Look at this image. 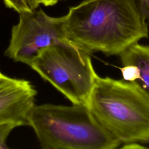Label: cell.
I'll return each mask as SVG.
<instances>
[{
  "mask_svg": "<svg viewBox=\"0 0 149 149\" xmlns=\"http://www.w3.org/2000/svg\"><path fill=\"white\" fill-rule=\"evenodd\" d=\"M64 16L66 40L89 54L119 56L148 36L146 20L131 0H85Z\"/></svg>",
  "mask_w": 149,
  "mask_h": 149,
  "instance_id": "1",
  "label": "cell"
},
{
  "mask_svg": "<svg viewBox=\"0 0 149 149\" xmlns=\"http://www.w3.org/2000/svg\"><path fill=\"white\" fill-rule=\"evenodd\" d=\"M5 5L20 13L23 12L32 10L27 5L25 0H3Z\"/></svg>",
  "mask_w": 149,
  "mask_h": 149,
  "instance_id": "9",
  "label": "cell"
},
{
  "mask_svg": "<svg viewBox=\"0 0 149 149\" xmlns=\"http://www.w3.org/2000/svg\"><path fill=\"white\" fill-rule=\"evenodd\" d=\"M29 66L72 104H86L98 76L90 54L70 44L39 51Z\"/></svg>",
  "mask_w": 149,
  "mask_h": 149,
  "instance_id": "4",
  "label": "cell"
},
{
  "mask_svg": "<svg viewBox=\"0 0 149 149\" xmlns=\"http://www.w3.org/2000/svg\"><path fill=\"white\" fill-rule=\"evenodd\" d=\"M40 4H42L45 6H52L57 3L58 0H39Z\"/></svg>",
  "mask_w": 149,
  "mask_h": 149,
  "instance_id": "12",
  "label": "cell"
},
{
  "mask_svg": "<svg viewBox=\"0 0 149 149\" xmlns=\"http://www.w3.org/2000/svg\"><path fill=\"white\" fill-rule=\"evenodd\" d=\"M37 92L24 79L0 74V125L16 123L28 125V114L35 104Z\"/></svg>",
  "mask_w": 149,
  "mask_h": 149,
  "instance_id": "6",
  "label": "cell"
},
{
  "mask_svg": "<svg viewBox=\"0 0 149 149\" xmlns=\"http://www.w3.org/2000/svg\"><path fill=\"white\" fill-rule=\"evenodd\" d=\"M135 8L146 20L149 18V0H131Z\"/></svg>",
  "mask_w": 149,
  "mask_h": 149,
  "instance_id": "10",
  "label": "cell"
},
{
  "mask_svg": "<svg viewBox=\"0 0 149 149\" xmlns=\"http://www.w3.org/2000/svg\"><path fill=\"white\" fill-rule=\"evenodd\" d=\"M141 143L146 144V145H147V146H146L148 148V147H149V136L147 137L146 139H144L143 141H142Z\"/></svg>",
  "mask_w": 149,
  "mask_h": 149,
  "instance_id": "13",
  "label": "cell"
},
{
  "mask_svg": "<svg viewBox=\"0 0 149 149\" xmlns=\"http://www.w3.org/2000/svg\"><path fill=\"white\" fill-rule=\"evenodd\" d=\"M20 126L16 123H6L0 125V149H8L6 140L10 132L16 127Z\"/></svg>",
  "mask_w": 149,
  "mask_h": 149,
  "instance_id": "8",
  "label": "cell"
},
{
  "mask_svg": "<svg viewBox=\"0 0 149 149\" xmlns=\"http://www.w3.org/2000/svg\"><path fill=\"white\" fill-rule=\"evenodd\" d=\"M19 14V22L12 29L9 44L5 51V55L15 62L29 66L40 49L70 44L65 36L64 16L52 17L42 9Z\"/></svg>",
  "mask_w": 149,
  "mask_h": 149,
  "instance_id": "5",
  "label": "cell"
},
{
  "mask_svg": "<svg viewBox=\"0 0 149 149\" xmlns=\"http://www.w3.org/2000/svg\"><path fill=\"white\" fill-rule=\"evenodd\" d=\"M119 56L122 79L136 82L149 93V45L136 42Z\"/></svg>",
  "mask_w": 149,
  "mask_h": 149,
  "instance_id": "7",
  "label": "cell"
},
{
  "mask_svg": "<svg viewBox=\"0 0 149 149\" xmlns=\"http://www.w3.org/2000/svg\"><path fill=\"white\" fill-rule=\"evenodd\" d=\"M1 71H0V74H1Z\"/></svg>",
  "mask_w": 149,
  "mask_h": 149,
  "instance_id": "15",
  "label": "cell"
},
{
  "mask_svg": "<svg viewBox=\"0 0 149 149\" xmlns=\"http://www.w3.org/2000/svg\"><path fill=\"white\" fill-rule=\"evenodd\" d=\"M27 122L43 149H115L121 145L97 122L86 104H34Z\"/></svg>",
  "mask_w": 149,
  "mask_h": 149,
  "instance_id": "3",
  "label": "cell"
},
{
  "mask_svg": "<svg viewBox=\"0 0 149 149\" xmlns=\"http://www.w3.org/2000/svg\"><path fill=\"white\" fill-rule=\"evenodd\" d=\"M58 1H59V0H58Z\"/></svg>",
  "mask_w": 149,
  "mask_h": 149,
  "instance_id": "16",
  "label": "cell"
},
{
  "mask_svg": "<svg viewBox=\"0 0 149 149\" xmlns=\"http://www.w3.org/2000/svg\"><path fill=\"white\" fill-rule=\"evenodd\" d=\"M30 9L32 10L37 9L40 5L39 0H25Z\"/></svg>",
  "mask_w": 149,
  "mask_h": 149,
  "instance_id": "11",
  "label": "cell"
},
{
  "mask_svg": "<svg viewBox=\"0 0 149 149\" xmlns=\"http://www.w3.org/2000/svg\"><path fill=\"white\" fill-rule=\"evenodd\" d=\"M86 105L121 144L141 143L149 136V93L136 82L98 75Z\"/></svg>",
  "mask_w": 149,
  "mask_h": 149,
  "instance_id": "2",
  "label": "cell"
},
{
  "mask_svg": "<svg viewBox=\"0 0 149 149\" xmlns=\"http://www.w3.org/2000/svg\"><path fill=\"white\" fill-rule=\"evenodd\" d=\"M148 20V22H149V18L148 19V20Z\"/></svg>",
  "mask_w": 149,
  "mask_h": 149,
  "instance_id": "14",
  "label": "cell"
}]
</instances>
